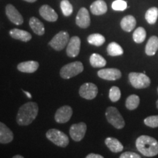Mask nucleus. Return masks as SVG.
Segmentation results:
<instances>
[{
  "mask_svg": "<svg viewBox=\"0 0 158 158\" xmlns=\"http://www.w3.org/2000/svg\"><path fill=\"white\" fill-rule=\"evenodd\" d=\"M91 13L95 15H103L107 12L108 7L103 0H97L90 5Z\"/></svg>",
  "mask_w": 158,
  "mask_h": 158,
  "instance_id": "nucleus-18",
  "label": "nucleus"
},
{
  "mask_svg": "<svg viewBox=\"0 0 158 158\" xmlns=\"http://www.w3.org/2000/svg\"><path fill=\"white\" fill-rule=\"evenodd\" d=\"M84 71V65L79 61L69 63L61 68L60 76L64 79H70Z\"/></svg>",
  "mask_w": 158,
  "mask_h": 158,
  "instance_id": "nucleus-3",
  "label": "nucleus"
},
{
  "mask_svg": "<svg viewBox=\"0 0 158 158\" xmlns=\"http://www.w3.org/2000/svg\"><path fill=\"white\" fill-rule=\"evenodd\" d=\"M13 158H23V156H21V155H15V156H13Z\"/></svg>",
  "mask_w": 158,
  "mask_h": 158,
  "instance_id": "nucleus-38",
  "label": "nucleus"
},
{
  "mask_svg": "<svg viewBox=\"0 0 158 158\" xmlns=\"http://www.w3.org/2000/svg\"><path fill=\"white\" fill-rule=\"evenodd\" d=\"M105 143L107 146L108 149H110V151L114 153L120 152L124 149L123 145H122L121 142L115 138H106V140H105Z\"/></svg>",
  "mask_w": 158,
  "mask_h": 158,
  "instance_id": "nucleus-20",
  "label": "nucleus"
},
{
  "mask_svg": "<svg viewBox=\"0 0 158 158\" xmlns=\"http://www.w3.org/2000/svg\"><path fill=\"white\" fill-rule=\"evenodd\" d=\"M29 26H30L31 29L34 31L35 34L37 35H44L45 33V27L44 24L41 22L38 19L35 17H31L29 19Z\"/></svg>",
  "mask_w": 158,
  "mask_h": 158,
  "instance_id": "nucleus-22",
  "label": "nucleus"
},
{
  "mask_svg": "<svg viewBox=\"0 0 158 158\" xmlns=\"http://www.w3.org/2000/svg\"><path fill=\"white\" fill-rule=\"evenodd\" d=\"M60 7L64 16H70L73 12V7L68 0H62L60 3Z\"/></svg>",
  "mask_w": 158,
  "mask_h": 158,
  "instance_id": "nucleus-30",
  "label": "nucleus"
},
{
  "mask_svg": "<svg viewBox=\"0 0 158 158\" xmlns=\"http://www.w3.org/2000/svg\"><path fill=\"white\" fill-rule=\"evenodd\" d=\"M112 9L116 11H123L127 9V2L124 0H115L112 3Z\"/></svg>",
  "mask_w": 158,
  "mask_h": 158,
  "instance_id": "nucleus-32",
  "label": "nucleus"
},
{
  "mask_svg": "<svg viewBox=\"0 0 158 158\" xmlns=\"http://www.w3.org/2000/svg\"><path fill=\"white\" fill-rule=\"evenodd\" d=\"M121 98V91L118 86H112L109 91V98L110 101L115 102Z\"/></svg>",
  "mask_w": 158,
  "mask_h": 158,
  "instance_id": "nucleus-31",
  "label": "nucleus"
},
{
  "mask_svg": "<svg viewBox=\"0 0 158 158\" xmlns=\"http://www.w3.org/2000/svg\"><path fill=\"white\" fill-rule=\"evenodd\" d=\"M98 93V86L93 83H85L79 89V94L81 98L86 100L95 98Z\"/></svg>",
  "mask_w": 158,
  "mask_h": 158,
  "instance_id": "nucleus-8",
  "label": "nucleus"
},
{
  "mask_svg": "<svg viewBox=\"0 0 158 158\" xmlns=\"http://www.w3.org/2000/svg\"><path fill=\"white\" fill-rule=\"evenodd\" d=\"M158 50V37L152 36L146 45L145 52L148 56H154Z\"/></svg>",
  "mask_w": 158,
  "mask_h": 158,
  "instance_id": "nucleus-23",
  "label": "nucleus"
},
{
  "mask_svg": "<svg viewBox=\"0 0 158 158\" xmlns=\"http://www.w3.org/2000/svg\"><path fill=\"white\" fill-rule=\"evenodd\" d=\"M156 106H157V108H158V100H157V102H156Z\"/></svg>",
  "mask_w": 158,
  "mask_h": 158,
  "instance_id": "nucleus-39",
  "label": "nucleus"
},
{
  "mask_svg": "<svg viewBox=\"0 0 158 158\" xmlns=\"http://www.w3.org/2000/svg\"><path fill=\"white\" fill-rule=\"evenodd\" d=\"M45 135L49 141L60 147H66L70 142L68 135L57 129L48 130Z\"/></svg>",
  "mask_w": 158,
  "mask_h": 158,
  "instance_id": "nucleus-5",
  "label": "nucleus"
},
{
  "mask_svg": "<svg viewBox=\"0 0 158 158\" xmlns=\"http://www.w3.org/2000/svg\"><path fill=\"white\" fill-rule=\"evenodd\" d=\"M136 25V20L133 15H126L122 19L120 26L124 31L130 32L134 29Z\"/></svg>",
  "mask_w": 158,
  "mask_h": 158,
  "instance_id": "nucleus-21",
  "label": "nucleus"
},
{
  "mask_svg": "<svg viewBox=\"0 0 158 158\" xmlns=\"http://www.w3.org/2000/svg\"><path fill=\"white\" fill-rule=\"evenodd\" d=\"M23 92H24V94H26V95L28 97V98H31V94L29 93V92H27V91H23Z\"/></svg>",
  "mask_w": 158,
  "mask_h": 158,
  "instance_id": "nucleus-36",
  "label": "nucleus"
},
{
  "mask_svg": "<svg viewBox=\"0 0 158 158\" xmlns=\"http://www.w3.org/2000/svg\"><path fill=\"white\" fill-rule=\"evenodd\" d=\"M120 158H141V157L133 152H126L119 156Z\"/></svg>",
  "mask_w": 158,
  "mask_h": 158,
  "instance_id": "nucleus-34",
  "label": "nucleus"
},
{
  "mask_svg": "<svg viewBox=\"0 0 158 158\" xmlns=\"http://www.w3.org/2000/svg\"><path fill=\"white\" fill-rule=\"evenodd\" d=\"M86 132V124L84 122L73 124L70 128V135L75 141H81Z\"/></svg>",
  "mask_w": 158,
  "mask_h": 158,
  "instance_id": "nucleus-9",
  "label": "nucleus"
},
{
  "mask_svg": "<svg viewBox=\"0 0 158 158\" xmlns=\"http://www.w3.org/2000/svg\"><path fill=\"white\" fill-rule=\"evenodd\" d=\"M87 41L91 45H95V46H101L106 42V38L103 35L98 34V33H94V34L89 35Z\"/></svg>",
  "mask_w": 158,
  "mask_h": 158,
  "instance_id": "nucleus-26",
  "label": "nucleus"
},
{
  "mask_svg": "<svg viewBox=\"0 0 158 158\" xmlns=\"http://www.w3.org/2000/svg\"><path fill=\"white\" fill-rule=\"evenodd\" d=\"M106 116L107 121L116 129H122L125 125L124 118L122 117V114L119 113L117 108L115 107L110 106L107 108L106 111Z\"/></svg>",
  "mask_w": 158,
  "mask_h": 158,
  "instance_id": "nucleus-4",
  "label": "nucleus"
},
{
  "mask_svg": "<svg viewBox=\"0 0 158 158\" xmlns=\"http://www.w3.org/2000/svg\"><path fill=\"white\" fill-rule=\"evenodd\" d=\"M81 39L78 36H73L69 40L66 49L67 55L69 57H76L80 53Z\"/></svg>",
  "mask_w": 158,
  "mask_h": 158,
  "instance_id": "nucleus-14",
  "label": "nucleus"
},
{
  "mask_svg": "<svg viewBox=\"0 0 158 158\" xmlns=\"http://www.w3.org/2000/svg\"><path fill=\"white\" fill-rule=\"evenodd\" d=\"M157 92H158V87H157Z\"/></svg>",
  "mask_w": 158,
  "mask_h": 158,
  "instance_id": "nucleus-40",
  "label": "nucleus"
},
{
  "mask_svg": "<svg viewBox=\"0 0 158 158\" xmlns=\"http://www.w3.org/2000/svg\"><path fill=\"white\" fill-rule=\"evenodd\" d=\"M89 62L93 68H103L106 65V59L98 54H92L91 55Z\"/></svg>",
  "mask_w": 158,
  "mask_h": 158,
  "instance_id": "nucleus-24",
  "label": "nucleus"
},
{
  "mask_svg": "<svg viewBox=\"0 0 158 158\" xmlns=\"http://www.w3.org/2000/svg\"><path fill=\"white\" fill-rule=\"evenodd\" d=\"M23 1H26V2H27L33 3V2H36L37 0H23Z\"/></svg>",
  "mask_w": 158,
  "mask_h": 158,
  "instance_id": "nucleus-37",
  "label": "nucleus"
},
{
  "mask_svg": "<svg viewBox=\"0 0 158 158\" xmlns=\"http://www.w3.org/2000/svg\"><path fill=\"white\" fill-rule=\"evenodd\" d=\"M9 34L13 39L19 40L23 42H28L31 39L30 33L27 31L22 30V29H13L9 31Z\"/></svg>",
  "mask_w": 158,
  "mask_h": 158,
  "instance_id": "nucleus-19",
  "label": "nucleus"
},
{
  "mask_svg": "<svg viewBox=\"0 0 158 158\" xmlns=\"http://www.w3.org/2000/svg\"><path fill=\"white\" fill-rule=\"evenodd\" d=\"M98 76L100 78L108 81H116L122 77V73L116 68L101 69L98 72Z\"/></svg>",
  "mask_w": 158,
  "mask_h": 158,
  "instance_id": "nucleus-13",
  "label": "nucleus"
},
{
  "mask_svg": "<svg viewBox=\"0 0 158 158\" xmlns=\"http://www.w3.org/2000/svg\"><path fill=\"white\" fill-rule=\"evenodd\" d=\"M39 108L36 102H29L19 108L16 116V122L20 126H27L36 118Z\"/></svg>",
  "mask_w": 158,
  "mask_h": 158,
  "instance_id": "nucleus-1",
  "label": "nucleus"
},
{
  "mask_svg": "<svg viewBox=\"0 0 158 158\" xmlns=\"http://www.w3.org/2000/svg\"><path fill=\"white\" fill-rule=\"evenodd\" d=\"M138 151L146 157H155L158 155V141L149 135L139 136L135 141Z\"/></svg>",
  "mask_w": 158,
  "mask_h": 158,
  "instance_id": "nucleus-2",
  "label": "nucleus"
},
{
  "mask_svg": "<svg viewBox=\"0 0 158 158\" xmlns=\"http://www.w3.org/2000/svg\"><path fill=\"white\" fill-rule=\"evenodd\" d=\"M158 17V8L153 7L146 12L145 19L149 24H155Z\"/></svg>",
  "mask_w": 158,
  "mask_h": 158,
  "instance_id": "nucleus-28",
  "label": "nucleus"
},
{
  "mask_svg": "<svg viewBox=\"0 0 158 158\" xmlns=\"http://www.w3.org/2000/svg\"><path fill=\"white\" fill-rule=\"evenodd\" d=\"M76 23L78 27L82 29H86L89 27L91 20L88 10L86 7H81L77 13Z\"/></svg>",
  "mask_w": 158,
  "mask_h": 158,
  "instance_id": "nucleus-11",
  "label": "nucleus"
},
{
  "mask_svg": "<svg viewBox=\"0 0 158 158\" xmlns=\"http://www.w3.org/2000/svg\"><path fill=\"white\" fill-rule=\"evenodd\" d=\"M86 158H103V156L100 155H98V154H94V153H91L89 154V155L86 157Z\"/></svg>",
  "mask_w": 158,
  "mask_h": 158,
  "instance_id": "nucleus-35",
  "label": "nucleus"
},
{
  "mask_svg": "<svg viewBox=\"0 0 158 158\" xmlns=\"http://www.w3.org/2000/svg\"><path fill=\"white\" fill-rule=\"evenodd\" d=\"M107 52L108 55L111 56H121L124 54L123 48L117 43L112 42L108 44L107 47Z\"/></svg>",
  "mask_w": 158,
  "mask_h": 158,
  "instance_id": "nucleus-25",
  "label": "nucleus"
},
{
  "mask_svg": "<svg viewBox=\"0 0 158 158\" xmlns=\"http://www.w3.org/2000/svg\"><path fill=\"white\" fill-rule=\"evenodd\" d=\"M73 115V109L70 106H62L56 110L54 118L57 123L64 124L68 122L70 119Z\"/></svg>",
  "mask_w": 158,
  "mask_h": 158,
  "instance_id": "nucleus-10",
  "label": "nucleus"
},
{
  "mask_svg": "<svg viewBox=\"0 0 158 158\" xmlns=\"http://www.w3.org/2000/svg\"><path fill=\"white\" fill-rule=\"evenodd\" d=\"M39 13L41 17L47 21L54 22L58 19V15H57L56 11L48 5L41 6L39 9Z\"/></svg>",
  "mask_w": 158,
  "mask_h": 158,
  "instance_id": "nucleus-15",
  "label": "nucleus"
},
{
  "mask_svg": "<svg viewBox=\"0 0 158 158\" xmlns=\"http://www.w3.org/2000/svg\"><path fill=\"white\" fill-rule=\"evenodd\" d=\"M140 103L139 97L136 94H131L127 98L125 102V106L128 110H133L138 107Z\"/></svg>",
  "mask_w": 158,
  "mask_h": 158,
  "instance_id": "nucleus-27",
  "label": "nucleus"
},
{
  "mask_svg": "<svg viewBox=\"0 0 158 158\" xmlns=\"http://www.w3.org/2000/svg\"><path fill=\"white\" fill-rule=\"evenodd\" d=\"M144 124L152 128L158 127V116H148L144 119Z\"/></svg>",
  "mask_w": 158,
  "mask_h": 158,
  "instance_id": "nucleus-33",
  "label": "nucleus"
},
{
  "mask_svg": "<svg viewBox=\"0 0 158 158\" xmlns=\"http://www.w3.org/2000/svg\"><path fill=\"white\" fill-rule=\"evenodd\" d=\"M147 32L143 27H138L133 32V38L136 43H141L145 40Z\"/></svg>",
  "mask_w": 158,
  "mask_h": 158,
  "instance_id": "nucleus-29",
  "label": "nucleus"
},
{
  "mask_svg": "<svg viewBox=\"0 0 158 158\" xmlns=\"http://www.w3.org/2000/svg\"><path fill=\"white\" fill-rule=\"evenodd\" d=\"M132 86L135 89H145L149 86L151 80L145 73H130L128 76Z\"/></svg>",
  "mask_w": 158,
  "mask_h": 158,
  "instance_id": "nucleus-6",
  "label": "nucleus"
},
{
  "mask_svg": "<svg viewBox=\"0 0 158 158\" xmlns=\"http://www.w3.org/2000/svg\"><path fill=\"white\" fill-rule=\"evenodd\" d=\"M70 36L67 31H61L55 35L49 42V45L56 51H62L68 44Z\"/></svg>",
  "mask_w": 158,
  "mask_h": 158,
  "instance_id": "nucleus-7",
  "label": "nucleus"
},
{
  "mask_svg": "<svg viewBox=\"0 0 158 158\" xmlns=\"http://www.w3.org/2000/svg\"><path fill=\"white\" fill-rule=\"evenodd\" d=\"M14 135L12 130L6 126L3 122L0 123V143L2 144L9 143L13 140Z\"/></svg>",
  "mask_w": 158,
  "mask_h": 158,
  "instance_id": "nucleus-16",
  "label": "nucleus"
},
{
  "mask_svg": "<svg viewBox=\"0 0 158 158\" xmlns=\"http://www.w3.org/2000/svg\"><path fill=\"white\" fill-rule=\"evenodd\" d=\"M5 13L10 21L15 25H21L23 23V19L18 10L11 4L7 5L5 7Z\"/></svg>",
  "mask_w": 158,
  "mask_h": 158,
  "instance_id": "nucleus-12",
  "label": "nucleus"
},
{
  "mask_svg": "<svg viewBox=\"0 0 158 158\" xmlns=\"http://www.w3.org/2000/svg\"><path fill=\"white\" fill-rule=\"evenodd\" d=\"M39 68V63L36 61H27L19 63L17 68L20 72L26 73H32L37 71Z\"/></svg>",
  "mask_w": 158,
  "mask_h": 158,
  "instance_id": "nucleus-17",
  "label": "nucleus"
}]
</instances>
